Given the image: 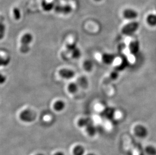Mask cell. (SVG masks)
Segmentation results:
<instances>
[{
	"instance_id": "1",
	"label": "cell",
	"mask_w": 156,
	"mask_h": 155,
	"mask_svg": "<svg viewBox=\"0 0 156 155\" xmlns=\"http://www.w3.org/2000/svg\"><path fill=\"white\" fill-rule=\"evenodd\" d=\"M33 36L31 34L27 33L21 38L20 51L22 53H27L30 51V44L33 41Z\"/></svg>"
},
{
	"instance_id": "2",
	"label": "cell",
	"mask_w": 156,
	"mask_h": 155,
	"mask_svg": "<svg viewBox=\"0 0 156 155\" xmlns=\"http://www.w3.org/2000/svg\"><path fill=\"white\" fill-rule=\"evenodd\" d=\"M139 27L140 24L139 22L133 21L126 24L122 28L121 31L124 35H132L139 29Z\"/></svg>"
},
{
	"instance_id": "3",
	"label": "cell",
	"mask_w": 156,
	"mask_h": 155,
	"mask_svg": "<svg viewBox=\"0 0 156 155\" xmlns=\"http://www.w3.org/2000/svg\"><path fill=\"white\" fill-rule=\"evenodd\" d=\"M19 117L22 122H31L36 119L37 114L31 110L25 109L20 113Z\"/></svg>"
},
{
	"instance_id": "4",
	"label": "cell",
	"mask_w": 156,
	"mask_h": 155,
	"mask_svg": "<svg viewBox=\"0 0 156 155\" xmlns=\"http://www.w3.org/2000/svg\"><path fill=\"white\" fill-rule=\"evenodd\" d=\"M134 133L138 138L144 139L149 135V131L145 126L139 124L134 127Z\"/></svg>"
},
{
	"instance_id": "5",
	"label": "cell",
	"mask_w": 156,
	"mask_h": 155,
	"mask_svg": "<svg viewBox=\"0 0 156 155\" xmlns=\"http://www.w3.org/2000/svg\"><path fill=\"white\" fill-rule=\"evenodd\" d=\"M54 10L57 13L67 15L72 12V7L69 4L58 5L55 7Z\"/></svg>"
},
{
	"instance_id": "6",
	"label": "cell",
	"mask_w": 156,
	"mask_h": 155,
	"mask_svg": "<svg viewBox=\"0 0 156 155\" xmlns=\"http://www.w3.org/2000/svg\"><path fill=\"white\" fill-rule=\"evenodd\" d=\"M59 75L63 79H72L75 76V73L73 71L70 69H62L60 70L59 71Z\"/></svg>"
},
{
	"instance_id": "7",
	"label": "cell",
	"mask_w": 156,
	"mask_h": 155,
	"mask_svg": "<svg viewBox=\"0 0 156 155\" xmlns=\"http://www.w3.org/2000/svg\"><path fill=\"white\" fill-rule=\"evenodd\" d=\"M123 17L128 20H133L137 17L138 13L133 9H126L123 13Z\"/></svg>"
},
{
	"instance_id": "8",
	"label": "cell",
	"mask_w": 156,
	"mask_h": 155,
	"mask_svg": "<svg viewBox=\"0 0 156 155\" xmlns=\"http://www.w3.org/2000/svg\"><path fill=\"white\" fill-rule=\"evenodd\" d=\"M140 44L139 41L134 40L131 41L129 45V50L133 55L137 54L140 51Z\"/></svg>"
},
{
	"instance_id": "9",
	"label": "cell",
	"mask_w": 156,
	"mask_h": 155,
	"mask_svg": "<svg viewBox=\"0 0 156 155\" xmlns=\"http://www.w3.org/2000/svg\"><path fill=\"white\" fill-rule=\"evenodd\" d=\"M102 60L106 64H110L115 60V57L113 54L106 53L102 56Z\"/></svg>"
},
{
	"instance_id": "10",
	"label": "cell",
	"mask_w": 156,
	"mask_h": 155,
	"mask_svg": "<svg viewBox=\"0 0 156 155\" xmlns=\"http://www.w3.org/2000/svg\"><path fill=\"white\" fill-rule=\"evenodd\" d=\"M41 7L44 11L50 12L53 9H54L55 6L53 2H48L46 0H44L41 2Z\"/></svg>"
},
{
	"instance_id": "11",
	"label": "cell",
	"mask_w": 156,
	"mask_h": 155,
	"mask_svg": "<svg viewBox=\"0 0 156 155\" xmlns=\"http://www.w3.org/2000/svg\"><path fill=\"white\" fill-rule=\"evenodd\" d=\"M65 103L63 101L59 100L56 101L54 103L53 105V108L56 111H61L65 108Z\"/></svg>"
},
{
	"instance_id": "12",
	"label": "cell",
	"mask_w": 156,
	"mask_h": 155,
	"mask_svg": "<svg viewBox=\"0 0 156 155\" xmlns=\"http://www.w3.org/2000/svg\"><path fill=\"white\" fill-rule=\"evenodd\" d=\"M93 123V121L89 118H82L78 120V125L80 127H86Z\"/></svg>"
},
{
	"instance_id": "13",
	"label": "cell",
	"mask_w": 156,
	"mask_h": 155,
	"mask_svg": "<svg viewBox=\"0 0 156 155\" xmlns=\"http://www.w3.org/2000/svg\"><path fill=\"white\" fill-rule=\"evenodd\" d=\"M147 22L149 26L152 27L156 26V15L154 14H149L147 17Z\"/></svg>"
},
{
	"instance_id": "14",
	"label": "cell",
	"mask_w": 156,
	"mask_h": 155,
	"mask_svg": "<svg viewBox=\"0 0 156 155\" xmlns=\"http://www.w3.org/2000/svg\"><path fill=\"white\" fill-rule=\"evenodd\" d=\"M76 83L78 84V86L80 87L81 88H86L88 86V80L85 77H80L79 78Z\"/></svg>"
},
{
	"instance_id": "15",
	"label": "cell",
	"mask_w": 156,
	"mask_h": 155,
	"mask_svg": "<svg viewBox=\"0 0 156 155\" xmlns=\"http://www.w3.org/2000/svg\"><path fill=\"white\" fill-rule=\"evenodd\" d=\"M115 114V110L111 108H108L103 111V115L106 119H110L113 118Z\"/></svg>"
},
{
	"instance_id": "16",
	"label": "cell",
	"mask_w": 156,
	"mask_h": 155,
	"mask_svg": "<svg viewBox=\"0 0 156 155\" xmlns=\"http://www.w3.org/2000/svg\"><path fill=\"white\" fill-rule=\"evenodd\" d=\"M85 153L84 147L81 145H77L74 148L73 154L74 155H83Z\"/></svg>"
},
{
	"instance_id": "17",
	"label": "cell",
	"mask_w": 156,
	"mask_h": 155,
	"mask_svg": "<svg viewBox=\"0 0 156 155\" xmlns=\"http://www.w3.org/2000/svg\"><path fill=\"white\" fill-rule=\"evenodd\" d=\"M86 128V132L90 136H94L96 135L97 133V129L96 127L94 126L93 123L90 124L87 126Z\"/></svg>"
},
{
	"instance_id": "18",
	"label": "cell",
	"mask_w": 156,
	"mask_h": 155,
	"mask_svg": "<svg viewBox=\"0 0 156 155\" xmlns=\"http://www.w3.org/2000/svg\"><path fill=\"white\" fill-rule=\"evenodd\" d=\"M78 87L77 83H71L68 85L67 89L70 93H75L78 90Z\"/></svg>"
},
{
	"instance_id": "19",
	"label": "cell",
	"mask_w": 156,
	"mask_h": 155,
	"mask_svg": "<svg viewBox=\"0 0 156 155\" xmlns=\"http://www.w3.org/2000/svg\"><path fill=\"white\" fill-rule=\"evenodd\" d=\"M70 54H71L72 58L78 59L81 56V51L77 47H76L73 50L71 51Z\"/></svg>"
},
{
	"instance_id": "20",
	"label": "cell",
	"mask_w": 156,
	"mask_h": 155,
	"mask_svg": "<svg viewBox=\"0 0 156 155\" xmlns=\"http://www.w3.org/2000/svg\"><path fill=\"white\" fill-rule=\"evenodd\" d=\"M145 151L147 155H156V148L152 145L147 146Z\"/></svg>"
},
{
	"instance_id": "21",
	"label": "cell",
	"mask_w": 156,
	"mask_h": 155,
	"mask_svg": "<svg viewBox=\"0 0 156 155\" xmlns=\"http://www.w3.org/2000/svg\"><path fill=\"white\" fill-rule=\"evenodd\" d=\"M83 67L84 70L87 72H90L92 70L93 68V64L90 60H87L84 61L83 64Z\"/></svg>"
},
{
	"instance_id": "22",
	"label": "cell",
	"mask_w": 156,
	"mask_h": 155,
	"mask_svg": "<svg viewBox=\"0 0 156 155\" xmlns=\"http://www.w3.org/2000/svg\"><path fill=\"white\" fill-rule=\"evenodd\" d=\"M128 66V61L127 59H124L122 60V62L120 63V64L117 67L116 70L118 71H123L124 69H126Z\"/></svg>"
},
{
	"instance_id": "23",
	"label": "cell",
	"mask_w": 156,
	"mask_h": 155,
	"mask_svg": "<svg viewBox=\"0 0 156 155\" xmlns=\"http://www.w3.org/2000/svg\"><path fill=\"white\" fill-rule=\"evenodd\" d=\"M13 13L14 19L18 20L21 18L20 10L18 8H14L13 10Z\"/></svg>"
},
{
	"instance_id": "24",
	"label": "cell",
	"mask_w": 156,
	"mask_h": 155,
	"mask_svg": "<svg viewBox=\"0 0 156 155\" xmlns=\"http://www.w3.org/2000/svg\"><path fill=\"white\" fill-rule=\"evenodd\" d=\"M118 76H119V74H118V71H113L110 74V75L108 77V79L110 80H116V79H118Z\"/></svg>"
},
{
	"instance_id": "25",
	"label": "cell",
	"mask_w": 156,
	"mask_h": 155,
	"mask_svg": "<svg viewBox=\"0 0 156 155\" xmlns=\"http://www.w3.org/2000/svg\"><path fill=\"white\" fill-rule=\"evenodd\" d=\"M0 29H1V38L2 39V38H3V35H4V34L5 30V25H3L2 23H1V24Z\"/></svg>"
},
{
	"instance_id": "26",
	"label": "cell",
	"mask_w": 156,
	"mask_h": 155,
	"mask_svg": "<svg viewBox=\"0 0 156 155\" xmlns=\"http://www.w3.org/2000/svg\"><path fill=\"white\" fill-rule=\"evenodd\" d=\"M54 155H65V154H64L63 153L61 152H58Z\"/></svg>"
},
{
	"instance_id": "27",
	"label": "cell",
	"mask_w": 156,
	"mask_h": 155,
	"mask_svg": "<svg viewBox=\"0 0 156 155\" xmlns=\"http://www.w3.org/2000/svg\"><path fill=\"white\" fill-rule=\"evenodd\" d=\"M87 155H97L95 154H94V153H89V154H87Z\"/></svg>"
},
{
	"instance_id": "28",
	"label": "cell",
	"mask_w": 156,
	"mask_h": 155,
	"mask_svg": "<svg viewBox=\"0 0 156 155\" xmlns=\"http://www.w3.org/2000/svg\"><path fill=\"white\" fill-rule=\"evenodd\" d=\"M94 1L96 2H99L102 1V0H94Z\"/></svg>"
},
{
	"instance_id": "29",
	"label": "cell",
	"mask_w": 156,
	"mask_h": 155,
	"mask_svg": "<svg viewBox=\"0 0 156 155\" xmlns=\"http://www.w3.org/2000/svg\"><path fill=\"white\" fill-rule=\"evenodd\" d=\"M43 155V154H37V155Z\"/></svg>"
},
{
	"instance_id": "30",
	"label": "cell",
	"mask_w": 156,
	"mask_h": 155,
	"mask_svg": "<svg viewBox=\"0 0 156 155\" xmlns=\"http://www.w3.org/2000/svg\"><path fill=\"white\" fill-rule=\"evenodd\" d=\"M64 1H67V0H64Z\"/></svg>"
}]
</instances>
